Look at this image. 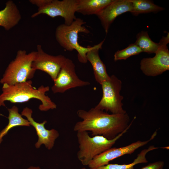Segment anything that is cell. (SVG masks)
<instances>
[{"label": "cell", "instance_id": "6da1fadb", "mask_svg": "<svg viewBox=\"0 0 169 169\" xmlns=\"http://www.w3.org/2000/svg\"><path fill=\"white\" fill-rule=\"evenodd\" d=\"M77 113L82 120L76 123L74 131H90L92 136H101L109 140L124 131L130 124L127 113L109 114L95 107L87 111L79 109Z\"/></svg>", "mask_w": 169, "mask_h": 169}, {"label": "cell", "instance_id": "7a4b0ae2", "mask_svg": "<svg viewBox=\"0 0 169 169\" xmlns=\"http://www.w3.org/2000/svg\"><path fill=\"white\" fill-rule=\"evenodd\" d=\"M32 83L31 80H28L12 85L3 84L2 93L0 95V106H5L4 102L6 101L13 103H22L34 98L41 102L38 107L41 111L56 109V104L45 94L49 90V87L41 85L36 89L32 85Z\"/></svg>", "mask_w": 169, "mask_h": 169}, {"label": "cell", "instance_id": "3957f363", "mask_svg": "<svg viewBox=\"0 0 169 169\" xmlns=\"http://www.w3.org/2000/svg\"><path fill=\"white\" fill-rule=\"evenodd\" d=\"M133 121L132 120L124 131L112 139H108L101 136L91 137L86 131L77 132L79 148L77 153L78 160L83 165L88 166L95 157L112 147L130 128Z\"/></svg>", "mask_w": 169, "mask_h": 169}, {"label": "cell", "instance_id": "277c9868", "mask_svg": "<svg viewBox=\"0 0 169 169\" xmlns=\"http://www.w3.org/2000/svg\"><path fill=\"white\" fill-rule=\"evenodd\" d=\"M86 22L79 18H76L70 25L61 24L57 27L55 32L56 39L60 45L67 51L75 50L78 52L79 61L82 63L87 62V53L92 46L84 47L78 42V34L80 33L88 34L90 31L84 25Z\"/></svg>", "mask_w": 169, "mask_h": 169}, {"label": "cell", "instance_id": "5b68a950", "mask_svg": "<svg viewBox=\"0 0 169 169\" xmlns=\"http://www.w3.org/2000/svg\"><path fill=\"white\" fill-rule=\"evenodd\" d=\"M35 52L33 51L28 53L25 50H18L15 58L6 68L0 83L12 85L32 78L35 72L32 68Z\"/></svg>", "mask_w": 169, "mask_h": 169}, {"label": "cell", "instance_id": "8992f818", "mask_svg": "<svg viewBox=\"0 0 169 169\" xmlns=\"http://www.w3.org/2000/svg\"><path fill=\"white\" fill-rule=\"evenodd\" d=\"M122 82L114 75L100 85L102 90V98L95 107L97 109L113 114H124L126 111L123 108V97L120 94Z\"/></svg>", "mask_w": 169, "mask_h": 169}, {"label": "cell", "instance_id": "52a82bcc", "mask_svg": "<svg viewBox=\"0 0 169 169\" xmlns=\"http://www.w3.org/2000/svg\"><path fill=\"white\" fill-rule=\"evenodd\" d=\"M169 33L163 36L159 43V47L152 58H144L140 62V69L146 75L156 76L169 70Z\"/></svg>", "mask_w": 169, "mask_h": 169}, {"label": "cell", "instance_id": "ba28073f", "mask_svg": "<svg viewBox=\"0 0 169 169\" xmlns=\"http://www.w3.org/2000/svg\"><path fill=\"white\" fill-rule=\"evenodd\" d=\"M77 6V0H51L43 7L38 8L37 11L31 17L34 18L41 14L53 18L61 17L64 20V24L69 25L76 18L75 13Z\"/></svg>", "mask_w": 169, "mask_h": 169}, {"label": "cell", "instance_id": "9c48e42d", "mask_svg": "<svg viewBox=\"0 0 169 169\" xmlns=\"http://www.w3.org/2000/svg\"><path fill=\"white\" fill-rule=\"evenodd\" d=\"M75 65L67 58L51 87L54 93H62L71 88L88 85L90 83L80 79L77 75Z\"/></svg>", "mask_w": 169, "mask_h": 169}, {"label": "cell", "instance_id": "30bf717a", "mask_svg": "<svg viewBox=\"0 0 169 169\" xmlns=\"http://www.w3.org/2000/svg\"><path fill=\"white\" fill-rule=\"evenodd\" d=\"M35 51V58L32 64V68L42 71L49 74L54 81L67 58L60 54L54 56L45 53L42 46L38 45Z\"/></svg>", "mask_w": 169, "mask_h": 169}, {"label": "cell", "instance_id": "8fae6325", "mask_svg": "<svg viewBox=\"0 0 169 169\" xmlns=\"http://www.w3.org/2000/svg\"><path fill=\"white\" fill-rule=\"evenodd\" d=\"M157 134L155 131L150 138L146 141H137L126 146L119 147H111L95 157L88 166L93 168L105 165L114 159L126 154H131L139 148L147 144L153 140Z\"/></svg>", "mask_w": 169, "mask_h": 169}, {"label": "cell", "instance_id": "7c38bea8", "mask_svg": "<svg viewBox=\"0 0 169 169\" xmlns=\"http://www.w3.org/2000/svg\"><path fill=\"white\" fill-rule=\"evenodd\" d=\"M32 109L26 107L23 109L21 115L27 118L30 125L36 130L38 140L35 144V147L39 148L42 145L44 144L48 149H51L54 145L56 140L59 136V132L54 129L50 130L46 129L44 126L47 123L46 120H44L41 123L35 121L32 117Z\"/></svg>", "mask_w": 169, "mask_h": 169}, {"label": "cell", "instance_id": "4fadbf2b", "mask_svg": "<svg viewBox=\"0 0 169 169\" xmlns=\"http://www.w3.org/2000/svg\"><path fill=\"white\" fill-rule=\"evenodd\" d=\"M132 9L130 0H113L96 15L100 21L106 34L113 22L118 16Z\"/></svg>", "mask_w": 169, "mask_h": 169}, {"label": "cell", "instance_id": "5bb4252c", "mask_svg": "<svg viewBox=\"0 0 169 169\" xmlns=\"http://www.w3.org/2000/svg\"><path fill=\"white\" fill-rule=\"evenodd\" d=\"M105 40L104 39L99 44L92 46L86 55L87 61L90 63L92 66L95 80L100 84L110 77L107 73L105 66L99 55V50L102 49Z\"/></svg>", "mask_w": 169, "mask_h": 169}, {"label": "cell", "instance_id": "9a60e30c", "mask_svg": "<svg viewBox=\"0 0 169 169\" xmlns=\"http://www.w3.org/2000/svg\"><path fill=\"white\" fill-rule=\"evenodd\" d=\"M21 15L16 4L12 0L8 1L5 8L0 11V26L9 30L17 25Z\"/></svg>", "mask_w": 169, "mask_h": 169}, {"label": "cell", "instance_id": "2e32d148", "mask_svg": "<svg viewBox=\"0 0 169 169\" xmlns=\"http://www.w3.org/2000/svg\"><path fill=\"white\" fill-rule=\"evenodd\" d=\"M113 0H77V12L84 15H96Z\"/></svg>", "mask_w": 169, "mask_h": 169}, {"label": "cell", "instance_id": "e0dca14e", "mask_svg": "<svg viewBox=\"0 0 169 169\" xmlns=\"http://www.w3.org/2000/svg\"><path fill=\"white\" fill-rule=\"evenodd\" d=\"M8 123L0 132V144L3 140V137L7 134L10 129L17 126H29L30 125L28 120L23 118L18 113V109L17 106H13L11 108L8 109Z\"/></svg>", "mask_w": 169, "mask_h": 169}, {"label": "cell", "instance_id": "ac0fdd59", "mask_svg": "<svg viewBox=\"0 0 169 169\" xmlns=\"http://www.w3.org/2000/svg\"><path fill=\"white\" fill-rule=\"evenodd\" d=\"M131 3L132 9L130 12L137 16L141 13H157L164 10V8L155 4L149 0H130Z\"/></svg>", "mask_w": 169, "mask_h": 169}, {"label": "cell", "instance_id": "d6986e66", "mask_svg": "<svg viewBox=\"0 0 169 169\" xmlns=\"http://www.w3.org/2000/svg\"><path fill=\"white\" fill-rule=\"evenodd\" d=\"M158 147L151 146L147 149L142 150L131 163L127 164H109L90 169H134V166L138 164L148 162L146 156L149 151L157 149Z\"/></svg>", "mask_w": 169, "mask_h": 169}, {"label": "cell", "instance_id": "ffe728a7", "mask_svg": "<svg viewBox=\"0 0 169 169\" xmlns=\"http://www.w3.org/2000/svg\"><path fill=\"white\" fill-rule=\"evenodd\" d=\"M135 44L142 51L148 54L155 53L159 47V43H156L150 38L148 32L142 31L136 36Z\"/></svg>", "mask_w": 169, "mask_h": 169}, {"label": "cell", "instance_id": "44dd1931", "mask_svg": "<svg viewBox=\"0 0 169 169\" xmlns=\"http://www.w3.org/2000/svg\"><path fill=\"white\" fill-rule=\"evenodd\" d=\"M142 50L135 43L130 44L126 48L118 50L115 53L114 60H125L130 57L139 54Z\"/></svg>", "mask_w": 169, "mask_h": 169}, {"label": "cell", "instance_id": "7402d4cb", "mask_svg": "<svg viewBox=\"0 0 169 169\" xmlns=\"http://www.w3.org/2000/svg\"><path fill=\"white\" fill-rule=\"evenodd\" d=\"M164 163L163 161H158L149 163L140 169H163Z\"/></svg>", "mask_w": 169, "mask_h": 169}, {"label": "cell", "instance_id": "603a6c76", "mask_svg": "<svg viewBox=\"0 0 169 169\" xmlns=\"http://www.w3.org/2000/svg\"><path fill=\"white\" fill-rule=\"evenodd\" d=\"M51 0H30L29 2L37 6L38 8H42L50 1Z\"/></svg>", "mask_w": 169, "mask_h": 169}, {"label": "cell", "instance_id": "cb8c5ba5", "mask_svg": "<svg viewBox=\"0 0 169 169\" xmlns=\"http://www.w3.org/2000/svg\"><path fill=\"white\" fill-rule=\"evenodd\" d=\"M27 169H41L38 166H31Z\"/></svg>", "mask_w": 169, "mask_h": 169}, {"label": "cell", "instance_id": "d4e9b609", "mask_svg": "<svg viewBox=\"0 0 169 169\" xmlns=\"http://www.w3.org/2000/svg\"><path fill=\"white\" fill-rule=\"evenodd\" d=\"M81 169H86L85 167L82 168Z\"/></svg>", "mask_w": 169, "mask_h": 169}]
</instances>
